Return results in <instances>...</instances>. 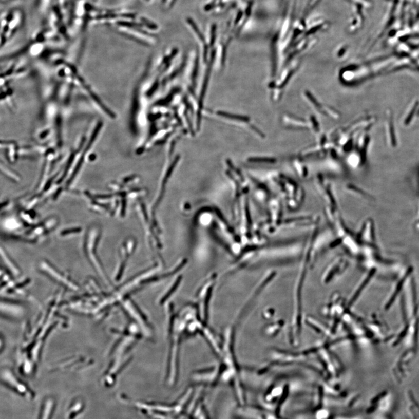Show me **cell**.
<instances>
[{"label": "cell", "instance_id": "cell-8", "mask_svg": "<svg viewBox=\"0 0 419 419\" xmlns=\"http://www.w3.org/2000/svg\"><path fill=\"white\" fill-rule=\"evenodd\" d=\"M217 115L220 116L228 118L230 119H234V120H246V118H243L242 117H239L238 116H235L233 115H231V113H226L224 112H221L218 111L217 112Z\"/></svg>", "mask_w": 419, "mask_h": 419}, {"label": "cell", "instance_id": "cell-3", "mask_svg": "<svg viewBox=\"0 0 419 419\" xmlns=\"http://www.w3.org/2000/svg\"><path fill=\"white\" fill-rule=\"evenodd\" d=\"M85 408V402L80 398L73 399L69 405L66 412L67 419H75L84 411Z\"/></svg>", "mask_w": 419, "mask_h": 419}, {"label": "cell", "instance_id": "cell-5", "mask_svg": "<svg viewBox=\"0 0 419 419\" xmlns=\"http://www.w3.org/2000/svg\"><path fill=\"white\" fill-rule=\"evenodd\" d=\"M215 58V55H213L212 58V61H211V65H209V66H208V67L207 68V71L206 72V77H205L204 82L203 83V87H202V93H201L200 99V101H199V113H198V123H199V122H200V116H201V110H202L203 100H204V96H205V94H206L207 87V86H208V81H209V76H211V71H212V65H213V60H214V58Z\"/></svg>", "mask_w": 419, "mask_h": 419}, {"label": "cell", "instance_id": "cell-9", "mask_svg": "<svg viewBox=\"0 0 419 419\" xmlns=\"http://www.w3.org/2000/svg\"><path fill=\"white\" fill-rule=\"evenodd\" d=\"M81 231V228L67 229L63 231L62 232L60 233V235L61 236H63V237H65V236L80 233Z\"/></svg>", "mask_w": 419, "mask_h": 419}, {"label": "cell", "instance_id": "cell-2", "mask_svg": "<svg viewBox=\"0 0 419 419\" xmlns=\"http://www.w3.org/2000/svg\"><path fill=\"white\" fill-rule=\"evenodd\" d=\"M2 379L5 386L25 399L32 401L36 397L34 391L10 370L3 371Z\"/></svg>", "mask_w": 419, "mask_h": 419}, {"label": "cell", "instance_id": "cell-1", "mask_svg": "<svg viewBox=\"0 0 419 419\" xmlns=\"http://www.w3.org/2000/svg\"><path fill=\"white\" fill-rule=\"evenodd\" d=\"M101 237V231L97 226H92L87 231L85 238V250L86 254L94 269L102 277L106 278L101 263L96 251Z\"/></svg>", "mask_w": 419, "mask_h": 419}, {"label": "cell", "instance_id": "cell-4", "mask_svg": "<svg viewBox=\"0 0 419 419\" xmlns=\"http://www.w3.org/2000/svg\"><path fill=\"white\" fill-rule=\"evenodd\" d=\"M55 407V400L52 397H47L43 402L38 419H52Z\"/></svg>", "mask_w": 419, "mask_h": 419}, {"label": "cell", "instance_id": "cell-6", "mask_svg": "<svg viewBox=\"0 0 419 419\" xmlns=\"http://www.w3.org/2000/svg\"><path fill=\"white\" fill-rule=\"evenodd\" d=\"M1 255L4 263L7 265L8 269L11 270L13 273L15 274H20V270H18V268L16 267V265L15 264V263H14V262H13L10 257L8 256L6 251L3 250V247H2Z\"/></svg>", "mask_w": 419, "mask_h": 419}, {"label": "cell", "instance_id": "cell-7", "mask_svg": "<svg viewBox=\"0 0 419 419\" xmlns=\"http://www.w3.org/2000/svg\"><path fill=\"white\" fill-rule=\"evenodd\" d=\"M7 167H3L2 166V171L4 172V175H6L8 178H10L11 180L15 181H18L20 180V177L18 175L12 172L11 170L8 169Z\"/></svg>", "mask_w": 419, "mask_h": 419}]
</instances>
